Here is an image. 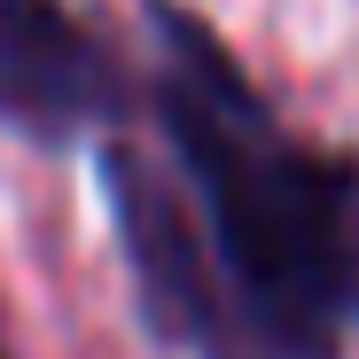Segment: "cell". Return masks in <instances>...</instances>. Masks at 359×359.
Instances as JSON below:
<instances>
[{"mask_svg": "<svg viewBox=\"0 0 359 359\" xmlns=\"http://www.w3.org/2000/svg\"><path fill=\"white\" fill-rule=\"evenodd\" d=\"M149 24L164 47L156 109L211 203L243 328L273 359H336L359 320V164L297 141L196 8L149 0Z\"/></svg>", "mask_w": 359, "mask_h": 359, "instance_id": "obj_1", "label": "cell"}, {"mask_svg": "<svg viewBox=\"0 0 359 359\" xmlns=\"http://www.w3.org/2000/svg\"><path fill=\"white\" fill-rule=\"evenodd\" d=\"M102 196L117 211V243H126V266L141 281V313L156 336L196 344L211 359H243V313L203 250V234L180 203V188L141 156V149H102Z\"/></svg>", "mask_w": 359, "mask_h": 359, "instance_id": "obj_2", "label": "cell"}, {"mask_svg": "<svg viewBox=\"0 0 359 359\" xmlns=\"http://www.w3.org/2000/svg\"><path fill=\"white\" fill-rule=\"evenodd\" d=\"M109 109V55L63 0H0V117L71 133Z\"/></svg>", "mask_w": 359, "mask_h": 359, "instance_id": "obj_3", "label": "cell"}]
</instances>
